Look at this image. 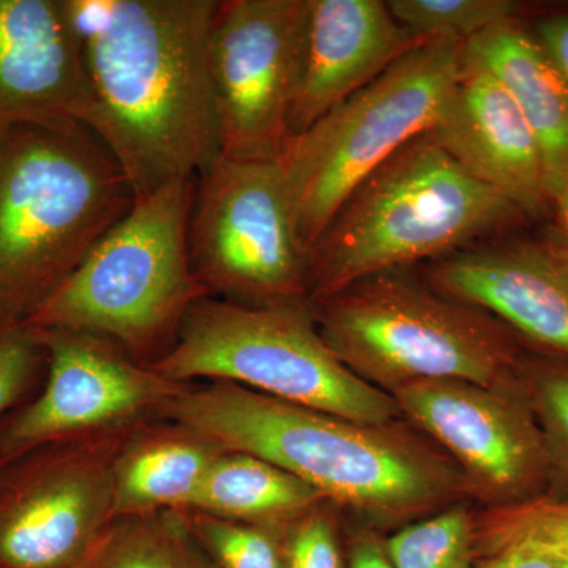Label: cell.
<instances>
[{
	"label": "cell",
	"mask_w": 568,
	"mask_h": 568,
	"mask_svg": "<svg viewBox=\"0 0 568 568\" xmlns=\"http://www.w3.org/2000/svg\"><path fill=\"white\" fill-rule=\"evenodd\" d=\"M519 209L420 134L373 171L308 253V301L476 245Z\"/></svg>",
	"instance_id": "4"
},
{
	"label": "cell",
	"mask_w": 568,
	"mask_h": 568,
	"mask_svg": "<svg viewBox=\"0 0 568 568\" xmlns=\"http://www.w3.org/2000/svg\"><path fill=\"white\" fill-rule=\"evenodd\" d=\"M384 537L376 530L346 523L347 568H394L384 549Z\"/></svg>",
	"instance_id": "29"
},
{
	"label": "cell",
	"mask_w": 568,
	"mask_h": 568,
	"mask_svg": "<svg viewBox=\"0 0 568 568\" xmlns=\"http://www.w3.org/2000/svg\"><path fill=\"white\" fill-rule=\"evenodd\" d=\"M91 82L84 125L134 197L222 159L209 62L216 0H65Z\"/></svg>",
	"instance_id": "1"
},
{
	"label": "cell",
	"mask_w": 568,
	"mask_h": 568,
	"mask_svg": "<svg viewBox=\"0 0 568 568\" xmlns=\"http://www.w3.org/2000/svg\"><path fill=\"white\" fill-rule=\"evenodd\" d=\"M286 568H347L346 519L321 504L283 530Z\"/></svg>",
	"instance_id": "27"
},
{
	"label": "cell",
	"mask_w": 568,
	"mask_h": 568,
	"mask_svg": "<svg viewBox=\"0 0 568 568\" xmlns=\"http://www.w3.org/2000/svg\"><path fill=\"white\" fill-rule=\"evenodd\" d=\"M420 275L568 364L566 257L530 245H473L426 263Z\"/></svg>",
	"instance_id": "14"
},
{
	"label": "cell",
	"mask_w": 568,
	"mask_h": 568,
	"mask_svg": "<svg viewBox=\"0 0 568 568\" xmlns=\"http://www.w3.org/2000/svg\"><path fill=\"white\" fill-rule=\"evenodd\" d=\"M134 201L84 123L0 118V325L24 324Z\"/></svg>",
	"instance_id": "3"
},
{
	"label": "cell",
	"mask_w": 568,
	"mask_h": 568,
	"mask_svg": "<svg viewBox=\"0 0 568 568\" xmlns=\"http://www.w3.org/2000/svg\"><path fill=\"white\" fill-rule=\"evenodd\" d=\"M196 178L134 201L80 267L24 325L100 336L151 366L178 342L207 290L189 250Z\"/></svg>",
	"instance_id": "5"
},
{
	"label": "cell",
	"mask_w": 568,
	"mask_h": 568,
	"mask_svg": "<svg viewBox=\"0 0 568 568\" xmlns=\"http://www.w3.org/2000/svg\"><path fill=\"white\" fill-rule=\"evenodd\" d=\"M324 503L328 500L317 489L283 467L245 452L223 450L185 511L284 530Z\"/></svg>",
	"instance_id": "20"
},
{
	"label": "cell",
	"mask_w": 568,
	"mask_h": 568,
	"mask_svg": "<svg viewBox=\"0 0 568 568\" xmlns=\"http://www.w3.org/2000/svg\"><path fill=\"white\" fill-rule=\"evenodd\" d=\"M91 108V82L65 0H0V118L84 123Z\"/></svg>",
	"instance_id": "17"
},
{
	"label": "cell",
	"mask_w": 568,
	"mask_h": 568,
	"mask_svg": "<svg viewBox=\"0 0 568 568\" xmlns=\"http://www.w3.org/2000/svg\"><path fill=\"white\" fill-rule=\"evenodd\" d=\"M476 568H568V562L536 549L507 548L478 559Z\"/></svg>",
	"instance_id": "31"
},
{
	"label": "cell",
	"mask_w": 568,
	"mask_h": 568,
	"mask_svg": "<svg viewBox=\"0 0 568 568\" xmlns=\"http://www.w3.org/2000/svg\"><path fill=\"white\" fill-rule=\"evenodd\" d=\"M47 366V349L32 328L0 325V420L26 402Z\"/></svg>",
	"instance_id": "28"
},
{
	"label": "cell",
	"mask_w": 568,
	"mask_h": 568,
	"mask_svg": "<svg viewBox=\"0 0 568 568\" xmlns=\"http://www.w3.org/2000/svg\"><path fill=\"white\" fill-rule=\"evenodd\" d=\"M166 417L223 450L283 467L334 504L347 525L381 536L470 503L454 459L405 417L364 424L230 383L190 384Z\"/></svg>",
	"instance_id": "2"
},
{
	"label": "cell",
	"mask_w": 568,
	"mask_h": 568,
	"mask_svg": "<svg viewBox=\"0 0 568 568\" xmlns=\"http://www.w3.org/2000/svg\"><path fill=\"white\" fill-rule=\"evenodd\" d=\"M216 568H286L283 530L181 511Z\"/></svg>",
	"instance_id": "25"
},
{
	"label": "cell",
	"mask_w": 568,
	"mask_h": 568,
	"mask_svg": "<svg viewBox=\"0 0 568 568\" xmlns=\"http://www.w3.org/2000/svg\"><path fill=\"white\" fill-rule=\"evenodd\" d=\"M463 65L487 71L510 93L536 134L545 189L560 200L568 192V85L547 52L508 20L466 41Z\"/></svg>",
	"instance_id": "18"
},
{
	"label": "cell",
	"mask_w": 568,
	"mask_h": 568,
	"mask_svg": "<svg viewBox=\"0 0 568 568\" xmlns=\"http://www.w3.org/2000/svg\"><path fill=\"white\" fill-rule=\"evenodd\" d=\"M392 396L403 417L454 459L474 506H514L548 495L547 446L521 379L514 387L422 381Z\"/></svg>",
	"instance_id": "13"
},
{
	"label": "cell",
	"mask_w": 568,
	"mask_h": 568,
	"mask_svg": "<svg viewBox=\"0 0 568 568\" xmlns=\"http://www.w3.org/2000/svg\"><path fill=\"white\" fill-rule=\"evenodd\" d=\"M222 452L196 429L168 417L138 426L115 457L112 517L185 511Z\"/></svg>",
	"instance_id": "19"
},
{
	"label": "cell",
	"mask_w": 568,
	"mask_h": 568,
	"mask_svg": "<svg viewBox=\"0 0 568 568\" xmlns=\"http://www.w3.org/2000/svg\"><path fill=\"white\" fill-rule=\"evenodd\" d=\"M477 560L507 548H529L568 562V500L540 496L476 510Z\"/></svg>",
	"instance_id": "22"
},
{
	"label": "cell",
	"mask_w": 568,
	"mask_h": 568,
	"mask_svg": "<svg viewBox=\"0 0 568 568\" xmlns=\"http://www.w3.org/2000/svg\"><path fill=\"white\" fill-rule=\"evenodd\" d=\"M399 24L426 39L469 41L499 22L514 20L515 7L504 0H390Z\"/></svg>",
	"instance_id": "26"
},
{
	"label": "cell",
	"mask_w": 568,
	"mask_h": 568,
	"mask_svg": "<svg viewBox=\"0 0 568 568\" xmlns=\"http://www.w3.org/2000/svg\"><path fill=\"white\" fill-rule=\"evenodd\" d=\"M560 203H562L564 215H566V222L568 224V192L560 197Z\"/></svg>",
	"instance_id": "32"
},
{
	"label": "cell",
	"mask_w": 568,
	"mask_h": 568,
	"mask_svg": "<svg viewBox=\"0 0 568 568\" xmlns=\"http://www.w3.org/2000/svg\"><path fill=\"white\" fill-rule=\"evenodd\" d=\"M313 312L335 357L388 395L422 381L519 384L526 357L517 335L409 268L368 276L313 305Z\"/></svg>",
	"instance_id": "6"
},
{
	"label": "cell",
	"mask_w": 568,
	"mask_h": 568,
	"mask_svg": "<svg viewBox=\"0 0 568 568\" xmlns=\"http://www.w3.org/2000/svg\"><path fill=\"white\" fill-rule=\"evenodd\" d=\"M308 0H223L209 62L223 159L276 162L290 138Z\"/></svg>",
	"instance_id": "12"
},
{
	"label": "cell",
	"mask_w": 568,
	"mask_h": 568,
	"mask_svg": "<svg viewBox=\"0 0 568 568\" xmlns=\"http://www.w3.org/2000/svg\"><path fill=\"white\" fill-rule=\"evenodd\" d=\"M134 428L48 444L0 466V568L81 562L114 519L115 457Z\"/></svg>",
	"instance_id": "11"
},
{
	"label": "cell",
	"mask_w": 568,
	"mask_h": 568,
	"mask_svg": "<svg viewBox=\"0 0 568 568\" xmlns=\"http://www.w3.org/2000/svg\"><path fill=\"white\" fill-rule=\"evenodd\" d=\"M426 40L399 24L383 0H308L290 136L305 132Z\"/></svg>",
	"instance_id": "15"
},
{
	"label": "cell",
	"mask_w": 568,
	"mask_h": 568,
	"mask_svg": "<svg viewBox=\"0 0 568 568\" xmlns=\"http://www.w3.org/2000/svg\"><path fill=\"white\" fill-rule=\"evenodd\" d=\"M519 379L547 446L548 496L568 500V364L526 357Z\"/></svg>",
	"instance_id": "24"
},
{
	"label": "cell",
	"mask_w": 568,
	"mask_h": 568,
	"mask_svg": "<svg viewBox=\"0 0 568 568\" xmlns=\"http://www.w3.org/2000/svg\"><path fill=\"white\" fill-rule=\"evenodd\" d=\"M465 43L452 37L424 41L305 132L287 138L276 163L306 252L373 171L433 129L462 74Z\"/></svg>",
	"instance_id": "8"
},
{
	"label": "cell",
	"mask_w": 568,
	"mask_h": 568,
	"mask_svg": "<svg viewBox=\"0 0 568 568\" xmlns=\"http://www.w3.org/2000/svg\"><path fill=\"white\" fill-rule=\"evenodd\" d=\"M476 510L459 503L384 537L394 568H476Z\"/></svg>",
	"instance_id": "23"
},
{
	"label": "cell",
	"mask_w": 568,
	"mask_h": 568,
	"mask_svg": "<svg viewBox=\"0 0 568 568\" xmlns=\"http://www.w3.org/2000/svg\"><path fill=\"white\" fill-rule=\"evenodd\" d=\"M437 144L518 209H534L547 196L536 134L493 74L463 65L433 129Z\"/></svg>",
	"instance_id": "16"
},
{
	"label": "cell",
	"mask_w": 568,
	"mask_h": 568,
	"mask_svg": "<svg viewBox=\"0 0 568 568\" xmlns=\"http://www.w3.org/2000/svg\"><path fill=\"white\" fill-rule=\"evenodd\" d=\"M32 331L47 349V381L39 394L0 420V466L48 444L164 418L171 403L190 386L159 375L100 336Z\"/></svg>",
	"instance_id": "10"
},
{
	"label": "cell",
	"mask_w": 568,
	"mask_h": 568,
	"mask_svg": "<svg viewBox=\"0 0 568 568\" xmlns=\"http://www.w3.org/2000/svg\"><path fill=\"white\" fill-rule=\"evenodd\" d=\"M538 43L568 85V14L547 18L538 24Z\"/></svg>",
	"instance_id": "30"
},
{
	"label": "cell",
	"mask_w": 568,
	"mask_h": 568,
	"mask_svg": "<svg viewBox=\"0 0 568 568\" xmlns=\"http://www.w3.org/2000/svg\"><path fill=\"white\" fill-rule=\"evenodd\" d=\"M151 368L175 383L235 384L364 424L403 418L394 396L355 376L328 349L306 302L248 306L209 295Z\"/></svg>",
	"instance_id": "7"
},
{
	"label": "cell",
	"mask_w": 568,
	"mask_h": 568,
	"mask_svg": "<svg viewBox=\"0 0 568 568\" xmlns=\"http://www.w3.org/2000/svg\"><path fill=\"white\" fill-rule=\"evenodd\" d=\"M193 271L234 304H310L308 252L276 162L220 159L197 175L189 226Z\"/></svg>",
	"instance_id": "9"
},
{
	"label": "cell",
	"mask_w": 568,
	"mask_h": 568,
	"mask_svg": "<svg viewBox=\"0 0 568 568\" xmlns=\"http://www.w3.org/2000/svg\"><path fill=\"white\" fill-rule=\"evenodd\" d=\"M74 568H216L181 511L112 519Z\"/></svg>",
	"instance_id": "21"
}]
</instances>
